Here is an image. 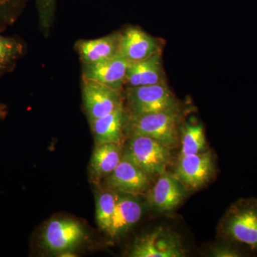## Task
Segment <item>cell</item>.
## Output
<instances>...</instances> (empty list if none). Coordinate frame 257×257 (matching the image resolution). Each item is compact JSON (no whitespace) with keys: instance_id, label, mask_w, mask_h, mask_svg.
<instances>
[{"instance_id":"1","label":"cell","mask_w":257,"mask_h":257,"mask_svg":"<svg viewBox=\"0 0 257 257\" xmlns=\"http://www.w3.org/2000/svg\"><path fill=\"white\" fill-rule=\"evenodd\" d=\"M223 239L246 245L257 253V199L241 198L230 206L219 224Z\"/></svg>"},{"instance_id":"2","label":"cell","mask_w":257,"mask_h":257,"mask_svg":"<svg viewBox=\"0 0 257 257\" xmlns=\"http://www.w3.org/2000/svg\"><path fill=\"white\" fill-rule=\"evenodd\" d=\"M181 115L179 107L141 115H130L125 133L155 139L162 145L174 148L179 140Z\"/></svg>"},{"instance_id":"3","label":"cell","mask_w":257,"mask_h":257,"mask_svg":"<svg viewBox=\"0 0 257 257\" xmlns=\"http://www.w3.org/2000/svg\"><path fill=\"white\" fill-rule=\"evenodd\" d=\"M123 98L126 101L130 115H141L179 107L167 82L154 85L125 87Z\"/></svg>"},{"instance_id":"4","label":"cell","mask_w":257,"mask_h":257,"mask_svg":"<svg viewBox=\"0 0 257 257\" xmlns=\"http://www.w3.org/2000/svg\"><path fill=\"white\" fill-rule=\"evenodd\" d=\"M124 155L150 176L161 175L171 160V149L150 137L130 136Z\"/></svg>"},{"instance_id":"5","label":"cell","mask_w":257,"mask_h":257,"mask_svg":"<svg viewBox=\"0 0 257 257\" xmlns=\"http://www.w3.org/2000/svg\"><path fill=\"white\" fill-rule=\"evenodd\" d=\"M130 256L182 257L186 256V250L177 233L158 228L138 238L131 248Z\"/></svg>"},{"instance_id":"6","label":"cell","mask_w":257,"mask_h":257,"mask_svg":"<svg viewBox=\"0 0 257 257\" xmlns=\"http://www.w3.org/2000/svg\"><path fill=\"white\" fill-rule=\"evenodd\" d=\"M82 83L83 104L89 123L124 104L122 91L89 79H82Z\"/></svg>"},{"instance_id":"7","label":"cell","mask_w":257,"mask_h":257,"mask_svg":"<svg viewBox=\"0 0 257 257\" xmlns=\"http://www.w3.org/2000/svg\"><path fill=\"white\" fill-rule=\"evenodd\" d=\"M84 230L78 221L69 219L50 221L42 233V241L54 253L69 252L84 238Z\"/></svg>"},{"instance_id":"8","label":"cell","mask_w":257,"mask_h":257,"mask_svg":"<svg viewBox=\"0 0 257 257\" xmlns=\"http://www.w3.org/2000/svg\"><path fill=\"white\" fill-rule=\"evenodd\" d=\"M214 159L210 152L180 157L175 175L187 189L207 184L214 175Z\"/></svg>"},{"instance_id":"9","label":"cell","mask_w":257,"mask_h":257,"mask_svg":"<svg viewBox=\"0 0 257 257\" xmlns=\"http://www.w3.org/2000/svg\"><path fill=\"white\" fill-rule=\"evenodd\" d=\"M150 182V175L124 155L107 179L111 190L134 196L146 192Z\"/></svg>"},{"instance_id":"10","label":"cell","mask_w":257,"mask_h":257,"mask_svg":"<svg viewBox=\"0 0 257 257\" xmlns=\"http://www.w3.org/2000/svg\"><path fill=\"white\" fill-rule=\"evenodd\" d=\"M128 64L121 55L96 63L82 64V77L123 91Z\"/></svg>"},{"instance_id":"11","label":"cell","mask_w":257,"mask_h":257,"mask_svg":"<svg viewBox=\"0 0 257 257\" xmlns=\"http://www.w3.org/2000/svg\"><path fill=\"white\" fill-rule=\"evenodd\" d=\"M161 50L160 40L138 27H130L121 32L120 55L128 63L147 60Z\"/></svg>"},{"instance_id":"12","label":"cell","mask_w":257,"mask_h":257,"mask_svg":"<svg viewBox=\"0 0 257 257\" xmlns=\"http://www.w3.org/2000/svg\"><path fill=\"white\" fill-rule=\"evenodd\" d=\"M187 189L175 174H161L150 193V200L154 208L162 212L175 210L187 197Z\"/></svg>"},{"instance_id":"13","label":"cell","mask_w":257,"mask_h":257,"mask_svg":"<svg viewBox=\"0 0 257 257\" xmlns=\"http://www.w3.org/2000/svg\"><path fill=\"white\" fill-rule=\"evenodd\" d=\"M121 32L94 40H79L74 45L82 64H92L120 55Z\"/></svg>"},{"instance_id":"14","label":"cell","mask_w":257,"mask_h":257,"mask_svg":"<svg viewBox=\"0 0 257 257\" xmlns=\"http://www.w3.org/2000/svg\"><path fill=\"white\" fill-rule=\"evenodd\" d=\"M166 82L162 62V52L147 60L130 63L126 71L125 87L154 85Z\"/></svg>"},{"instance_id":"15","label":"cell","mask_w":257,"mask_h":257,"mask_svg":"<svg viewBox=\"0 0 257 257\" xmlns=\"http://www.w3.org/2000/svg\"><path fill=\"white\" fill-rule=\"evenodd\" d=\"M128 117L127 109L123 104L110 114L90 122L96 145L121 143Z\"/></svg>"},{"instance_id":"16","label":"cell","mask_w":257,"mask_h":257,"mask_svg":"<svg viewBox=\"0 0 257 257\" xmlns=\"http://www.w3.org/2000/svg\"><path fill=\"white\" fill-rule=\"evenodd\" d=\"M133 196L119 194L110 227L107 231L112 239L127 232L143 216V206Z\"/></svg>"},{"instance_id":"17","label":"cell","mask_w":257,"mask_h":257,"mask_svg":"<svg viewBox=\"0 0 257 257\" xmlns=\"http://www.w3.org/2000/svg\"><path fill=\"white\" fill-rule=\"evenodd\" d=\"M120 144L107 143L96 145L91 159V168L97 178L109 176L122 158Z\"/></svg>"},{"instance_id":"18","label":"cell","mask_w":257,"mask_h":257,"mask_svg":"<svg viewBox=\"0 0 257 257\" xmlns=\"http://www.w3.org/2000/svg\"><path fill=\"white\" fill-rule=\"evenodd\" d=\"M25 51V45L20 40L0 35V77L15 69Z\"/></svg>"},{"instance_id":"19","label":"cell","mask_w":257,"mask_h":257,"mask_svg":"<svg viewBox=\"0 0 257 257\" xmlns=\"http://www.w3.org/2000/svg\"><path fill=\"white\" fill-rule=\"evenodd\" d=\"M180 157L206 152V139L201 124H187L182 128Z\"/></svg>"},{"instance_id":"20","label":"cell","mask_w":257,"mask_h":257,"mask_svg":"<svg viewBox=\"0 0 257 257\" xmlns=\"http://www.w3.org/2000/svg\"><path fill=\"white\" fill-rule=\"evenodd\" d=\"M119 194L114 191L101 193L96 203V220L98 226L107 232L116 208Z\"/></svg>"},{"instance_id":"21","label":"cell","mask_w":257,"mask_h":257,"mask_svg":"<svg viewBox=\"0 0 257 257\" xmlns=\"http://www.w3.org/2000/svg\"><path fill=\"white\" fill-rule=\"evenodd\" d=\"M40 30L45 36L50 33L55 20L56 0H35Z\"/></svg>"},{"instance_id":"22","label":"cell","mask_w":257,"mask_h":257,"mask_svg":"<svg viewBox=\"0 0 257 257\" xmlns=\"http://www.w3.org/2000/svg\"><path fill=\"white\" fill-rule=\"evenodd\" d=\"M26 0H0V28L14 23Z\"/></svg>"},{"instance_id":"23","label":"cell","mask_w":257,"mask_h":257,"mask_svg":"<svg viewBox=\"0 0 257 257\" xmlns=\"http://www.w3.org/2000/svg\"><path fill=\"white\" fill-rule=\"evenodd\" d=\"M8 114V106L5 104H0V122L5 119Z\"/></svg>"}]
</instances>
